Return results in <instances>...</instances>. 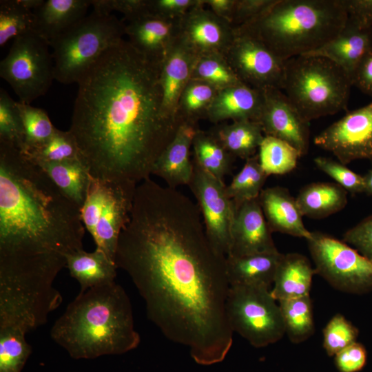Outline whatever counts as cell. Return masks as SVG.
I'll use <instances>...</instances> for the list:
<instances>
[{
  "label": "cell",
  "instance_id": "obj_30",
  "mask_svg": "<svg viewBox=\"0 0 372 372\" xmlns=\"http://www.w3.org/2000/svg\"><path fill=\"white\" fill-rule=\"evenodd\" d=\"M209 132L234 158L245 160L255 155L265 137L260 124L249 120L217 125Z\"/></svg>",
  "mask_w": 372,
  "mask_h": 372
},
{
  "label": "cell",
  "instance_id": "obj_33",
  "mask_svg": "<svg viewBox=\"0 0 372 372\" xmlns=\"http://www.w3.org/2000/svg\"><path fill=\"white\" fill-rule=\"evenodd\" d=\"M258 149L260 165L268 176L289 173L302 157L289 143L273 136H265Z\"/></svg>",
  "mask_w": 372,
  "mask_h": 372
},
{
  "label": "cell",
  "instance_id": "obj_36",
  "mask_svg": "<svg viewBox=\"0 0 372 372\" xmlns=\"http://www.w3.org/2000/svg\"><path fill=\"white\" fill-rule=\"evenodd\" d=\"M33 11L24 7L20 0L0 1V46L10 39L34 32Z\"/></svg>",
  "mask_w": 372,
  "mask_h": 372
},
{
  "label": "cell",
  "instance_id": "obj_6",
  "mask_svg": "<svg viewBox=\"0 0 372 372\" xmlns=\"http://www.w3.org/2000/svg\"><path fill=\"white\" fill-rule=\"evenodd\" d=\"M351 86L346 72L327 58L304 54L285 61L282 90L307 123L344 110Z\"/></svg>",
  "mask_w": 372,
  "mask_h": 372
},
{
  "label": "cell",
  "instance_id": "obj_42",
  "mask_svg": "<svg viewBox=\"0 0 372 372\" xmlns=\"http://www.w3.org/2000/svg\"><path fill=\"white\" fill-rule=\"evenodd\" d=\"M323 347L329 356L357 341L358 329L343 315H334L323 329Z\"/></svg>",
  "mask_w": 372,
  "mask_h": 372
},
{
  "label": "cell",
  "instance_id": "obj_15",
  "mask_svg": "<svg viewBox=\"0 0 372 372\" xmlns=\"http://www.w3.org/2000/svg\"><path fill=\"white\" fill-rule=\"evenodd\" d=\"M204 6L202 0L181 17L178 37L197 56H225L234 39L235 28Z\"/></svg>",
  "mask_w": 372,
  "mask_h": 372
},
{
  "label": "cell",
  "instance_id": "obj_27",
  "mask_svg": "<svg viewBox=\"0 0 372 372\" xmlns=\"http://www.w3.org/2000/svg\"><path fill=\"white\" fill-rule=\"evenodd\" d=\"M65 267L79 282L80 291L115 282L118 269L115 262L97 248L91 252L82 249L68 255Z\"/></svg>",
  "mask_w": 372,
  "mask_h": 372
},
{
  "label": "cell",
  "instance_id": "obj_19",
  "mask_svg": "<svg viewBox=\"0 0 372 372\" xmlns=\"http://www.w3.org/2000/svg\"><path fill=\"white\" fill-rule=\"evenodd\" d=\"M196 59L197 56L178 37L160 65L163 107L165 114L173 119L183 121L178 116V104L191 79Z\"/></svg>",
  "mask_w": 372,
  "mask_h": 372
},
{
  "label": "cell",
  "instance_id": "obj_10",
  "mask_svg": "<svg viewBox=\"0 0 372 372\" xmlns=\"http://www.w3.org/2000/svg\"><path fill=\"white\" fill-rule=\"evenodd\" d=\"M48 42L30 32L13 40L8 54L0 62V76L18 96L30 104L44 95L55 80L54 62Z\"/></svg>",
  "mask_w": 372,
  "mask_h": 372
},
{
  "label": "cell",
  "instance_id": "obj_20",
  "mask_svg": "<svg viewBox=\"0 0 372 372\" xmlns=\"http://www.w3.org/2000/svg\"><path fill=\"white\" fill-rule=\"evenodd\" d=\"M198 130L197 123L183 121L174 139L154 163L152 174L163 179L167 187L176 189L189 185L194 170L189 152Z\"/></svg>",
  "mask_w": 372,
  "mask_h": 372
},
{
  "label": "cell",
  "instance_id": "obj_18",
  "mask_svg": "<svg viewBox=\"0 0 372 372\" xmlns=\"http://www.w3.org/2000/svg\"><path fill=\"white\" fill-rule=\"evenodd\" d=\"M180 19L147 12L128 21L125 33L130 44L146 59L161 65L178 37Z\"/></svg>",
  "mask_w": 372,
  "mask_h": 372
},
{
  "label": "cell",
  "instance_id": "obj_1",
  "mask_svg": "<svg viewBox=\"0 0 372 372\" xmlns=\"http://www.w3.org/2000/svg\"><path fill=\"white\" fill-rule=\"evenodd\" d=\"M115 263L168 340L187 347L201 365L225 358L234 335L226 313V256L210 244L197 204L150 178L140 183Z\"/></svg>",
  "mask_w": 372,
  "mask_h": 372
},
{
  "label": "cell",
  "instance_id": "obj_12",
  "mask_svg": "<svg viewBox=\"0 0 372 372\" xmlns=\"http://www.w3.org/2000/svg\"><path fill=\"white\" fill-rule=\"evenodd\" d=\"M192 161L194 170L188 186L197 200L210 244L218 253L227 256L230 249L234 204L225 192V183Z\"/></svg>",
  "mask_w": 372,
  "mask_h": 372
},
{
  "label": "cell",
  "instance_id": "obj_13",
  "mask_svg": "<svg viewBox=\"0 0 372 372\" xmlns=\"http://www.w3.org/2000/svg\"><path fill=\"white\" fill-rule=\"evenodd\" d=\"M225 58L238 79L247 85L259 90L268 87L282 90L285 61L248 32L235 28Z\"/></svg>",
  "mask_w": 372,
  "mask_h": 372
},
{
  "label": "cell",
  "instance_id": "obj_39",
  "mask_svg": "<svg viewBox=\"0 0 372 372\" xmlns=\"http://www.w3.org/2000/svg\"><path fill=\"white\" fill-rule=\"evenodd\" d=\"M23 128V146L21 152L35 147L48 140L56 128L48 114L41 108L17 101Z\"/></svg>",
  "mask_w": 372,
  "mask_h": 372
},
{
  "label": "cell",
  "instance_id": "obj_31",
  "mask_svg": "<svg viewBox=\"0 0 372 372\" xmlns=\"http://www.w3.org/2000/svg\"><path fill=\"white\" fill-rule=\"evenodd\" d=\"M194 161L205 171L225 183L234 158L209 131L198 130L194 138Z\"/></svg>",
  "mask_w": 372,
  "mask_h": 372
},
{
  "label": "cell",
  "instance_id": "obj_8",
  "mask_svg": "<svg viewBox=\"0 0 372 372\" xmlns=\"http://www.w3.org/2000/svg\"><path fill=\"white\" fill-rule=\"evenodd\" d=\"M137 185L131 181L92 176L81 209L83 223L96 248L114 262L120 234L130 219Z\"/></svg>",
  "mask_w": 372,
  "mask_h": 372
},
{
  "label": "cell",
  "instance_id": "obj_41",
  "mask_svg": "<svg viewBox=\"0 0 372 372\" xmlns=\"http://www.w3.org/2000/svg\"><path fill=\"white\" fill-rule=\"evenodd\" d=\"M0 143L20 151L23 146V128L17 101L3 88L0 90Z\"/></svg>",
  "mask_w": 372,
  "mask_h": 372
},
{
  "label": "cell",
  "instance_id": "obj_24",
  "mask_svg": "<svg viewBox=\"0 0 372 372\" xmlns=\"http://www.w3.org/2000/svg\"><path fill=\"white\" fill-rule=\"evenodd\" d=\"M90 6V0H44L33 11L34 32L49 43L85 18Z\"/></svg>",
  "mask_w": 372,
  "mask_h": 372
},
{
  "label": "cell",
  "instance_id": "obj_16",
  "mask_svg": "<svg viewBox=\"0 0 372 372\" xmlns=\"http://www.w3.org/2000/svg\"><path fill=\"white\" fill-rule=\"evenodd\" d=\"M262 91L263 105L259 123L264 135L289 143L301 156L306 154L309 142V123L281 90L268 87Z\"/></svg>",
  "mask_w": 372,
  "mask_h": 372
},
{
  "label": "cell",
  "instance_id": "obj_28",
  "mask_svg": "<svg viewBox=\"0 0 372 372\" xmlns=\"http://www.w3.org/2000/svg\"><path fill=\"white\" fill-rule=\"evenodd\" d=\"M296 202L302 216L323 218L335 214L347 204V192L336 183L318 182L300 191Z\"/></svg>",
  "mask_w": 372,
  "mask_h": 372
},
{
  "label": "cell",
  "instance_id": "obj_11",
  "mask_svg": "<svg viewBox=\"0 0 372 372\" xmlns=\"http://www.w3.org/2000/svg\"><path fill=\"white\" fill-rule=\"evenodd\" d=\"M307 241L316 274L333 287L357 295L372 291V262L355 249L320 231Z\"/></svg>",
  "mask_w": 372,
  "mask_h": 372
},
{
  "label": "cell",
  "instance_id": "obj_38",
  "mask_svg": "<svg viewBox=\"0 0 372 372\" xmlns=\"http://www.w3.org/2000/svg\"><path fill=\"white\" fill-rule=\"evenodd\" d=\"M191 79L207 83L218 90L243 83L231 69L225 56L220 54L197 56Z\"/></svg>",
  "mask_w": 372,
  "mask_h": 372
},
{
  "label": "cell",
  "instance_id": "obj_3",
  "mask_svg": "<svg viewBox=\"0 0 372 372\" xmlns=\"http://www.w3.org/2000/svg\"><path fill=\"white\" fill-rule=\"evenodd\" d=\"M81 208L17 147L0 143V282L50 290L83 249Z\"/></svg>",
  "mask_w": 372,
  "mask_h": 372
},
{
  "label": "cell",
  "instance_id": "obj_49",
  "mask_svg": "<svg viewBox=\"0 0 372 372\" xmlns=\"http://www.w3.org/2000/svg\"><path fill=\"white\" fill-rule=\"evenodd\" d=\"M342 1L349 19L361 28H372V0Z\"/></svg>",
  "mask_w": 372,
  "mask_h": 372
},
{
  "label": "cell",
  "instance_id": "obj_32",
  "mask_svg": "<svg viewBox=\"0 0 372 372\" xmlns=\"http://www.w3.org/2000/svg\"><path fill=\"white\" fill-rule=\"evenodd\" d=\"M285 334L293 343L309 339L315 331L312 302L309 296L278 301Z\"/></svg>",
  "mask_w": 372,
  "mask_h": 372
},
{
  "label": "cell",
  "instance_id": "obj_44",
  "mask_svg": "<svg viewBox=\"0 0 372 372\" xmlns=\"http://www.w3.org/2000/svg\"><path fill=\"white\" fill-rule=\"evenodd\" d=\"M93 11L101 14L121 12L127 21L147 12V0H91Z\"/></svg>",
  "mask_w": 372,
  "mask_h": 372
},
{
  "label": "cell",
  "instance_id": "obj_21",
  "mask_svg": "<svg viewBox=\"0 0 372 372\" xmlns=\"http://www.w3.org/2000/svg\"><path fill=\"white\" fill-rule=\"evenodd\" d=\"M372 50V28L360 27L348 18L340 33L308 55L329 59L352 76L364 56Z\"/></svg>",
  "mask_w": 372,
  "mask_h": 372
},
{
  "label": "cell",
  "instance_id": "obj_43",
  "mask_svg": "<svg viewBox=\"0 0 372 372\" xmlns=\"http://www.w3.org/2000/svg\"><path fill=\"white\" fill-rule=\"evenodd\" d=\"M317 167L333 178L336 184L351 194L362 193L364 181L361 176L348 168L346 165L332 158L318 156L313 160Z\"/></svg>",
  "mask_w": 372,
  "mask_h": 372
},
{
  "label": "cell",
  "instance_id": "obj_52",
  "mask_svg": "<svg viewBox=\"0 0 372 372\" xmlns=\"http://www.w3.org/2000/svg\"><path fill=\"white\" fill-rule=\"evenodd\" d=\"M364 181V192L368 195L372 196V168L363 176Z\"/></svg>",
  "mask_w": 372,
  "mask_h": 372
},
{
  "label": "cell",
  "instance_id": "obj_40",
  "mask_svg": "<svg viewBox=\"0 0 372 372\" xmlns=\"http://www.w3.org/2000/svg\"><path fill=\"white\" fill-rule=\"evenodd\" d=\"M26 333L13 328L0 329V372H21L32 353Z\"/></svg>",
  "mask_w": 372,
  "mask_h": 372
},
{
  "label": "cell",
  "instance_id": "obj_23",
  "mask_svg": "<svg viewBox=\"0 0 372 372\" xmlns=\"http://www.w3.org/2000/svg\"><path fill=\"white\" fill-rule=\"evenodd\" d=\"M266 221L271 231L306 240L311 237L302 221L296 199L284 187L263 189L258 197Z\"/></svg>",
  "mask_w": 372,
  "mask_h": 372
},
{
  "label": "cell",
  "instance_id": "obj_17",
  "mask_svg": "<svg viewBox=\"0 0 372 372\" xmlns=\"http://www.w3.org/2000/svg\"><path fill=\"white\" fill-rule=\"evenodd\" d=\"M234 207L227 256H243L278 251L258 198L234 205Z\"/></svg>",
  "mask_w": 372,
  "mask_h": 372
},
{
  "label": "cell",
  "instance_id": "obj_46",
  "mask_svg": "<svg viewBox=\"0 0 372 372\" xmlns=\"http://www.w3.org/2000/svg\"><path fill=\"white\" fill-rule=\"evenodd\" d=\"M366 359L364 346L356 341L335 355V364L339 372H359L364 367Z\"/></svg>",
  "mask_w": 372,
  "mask_h": 372
},
{
  "label": "cell",
  "instance_id": "obj_35",
  "mask_svg": "<svg viewBox=\"0 0 372 372\" xmlns=\"http://www.w3.org/2000/svg\"><path fill=\"white\" fill-rule=\"evenodd\" d=\"M22 153L35 164L81 159L77 142L72 132L58 129L45 142Z\"/></svg>",
  "mask_w": 372,
  "mask_h": 372
},
{
  "label": "cell",
  "instance_id": "obj_9",
  "mask_svg": "<svg viewBox=\"0 0 372 372\" xmlns=\"http://www.w3.org/2000/svg\"><path fill=\"white\" fill-rule=\"evenodd\" d=\"M270 288L238 285L229 287L226 313L233 332L256 348L280 340L285 334L278 304Z\"/></svg>",
  "mask_w": 372,
  "mask_h": 372
},
{
  "label": "cell",
  "instance_id": "obj_7",
  "mask_svg": "<svg viewBox=\"0 0 372 372\" xmlns=\"http://www.w3.org/2000/svg\"><path fill=\"white\" fill-rule=\"evenodd\" d=\"M125 27L116 16L93 11L52 40L55 80L77 83L105 52L123 39Z\"/></svg>",
  "mask_w": 372,
  "mask_h": 372
},
{
  "label": "cell",
  "instance_id": "obj_14",
  "mask_svg": "<svg viewBox=\"0 0 372 372\" xmlns=\"http://www.w3.org/2000/svg\"><path fill=\"white\" fill-rule=\"evenodd\" d=\"M314 143L344 165L372 159V103L348 112L318 134Z\"/></svg>",
  "mask_w": 372,
  "mask_h": 372
},
{
  "label": "cell",
  "instance_id": "obj_5",
  "mask_svg": "<svg viewBox=\"0 0 372 372\" xmlns=\"http://www.w3.org/2000/svg\"><path fill=\"white\" fill-rule=\"evenodd\" d=\"M347 19L342 0H276L259 17L236 28L259 39L285 61L320 48L340 33Z\"/></svg>",
  "mask_w": 372,
  "mask_h": 372
},
{
  "label": "cell",
  "instance_id": "obj_25",
  "mask_svg": "<svg viewBox=\"0 0 372 372\" xmlns=\"http://www.w3.org/2000/svg\"><path fill=\"white\" fill-rule=\"evenodd\" d=\"M315 274V269L305 256L298 253L282 254L271 294L276 301L309 296Z\"/></svg>",
  "mask_w": 372,
  "mask_h": 372
},
{
  "label": "cell",
  "instance_id": "obj_37",
  "mask_svg": "<svg viewBox=\"0 0 372 372\" xmlns=\"http://www.w3.org/2000/svg\"><path fill=\"white\" fill-rule=\"evenodd\" d=\"M218 90L204 81L190 79L178 104V116L183 121L197 123L205 118Z\"/></svg>",
  "mask_w": 372,
  "mask_h": 372
},
{
  "label": "cell",
  "instance_id": "obj_47",
  "mask_svg": "<svg viewBox=\"0 0 372 372\" xmlns=\"http://www.w3.org/2000/svg\"><path fill=\"white\" fill-rule=\"evenodd\" d=\"M276 0H236L231 25L234 28L253 21L267 10Z\"/></svg>",
  "mask_w": 372,
  "mask_h": 372
},
{
  "label": "cell",
  "instance_id": "obj_22",
  "mask_svg": "<svg viewBox=\"0 0 372 372\" xmlns=\"http://www.w3.org/2000/svg\"><path fill=\"white\" fill-rule=\"evenodd\" d=\"M262 105V90L240 83L218 90L205 118L214 123L229 119L259 123Z\"/></svg>",
  "mask_w": 372,
  "mask_h": 372
},
{
  "label": "cell",
  "instance_id": "obj_48",
  "mask_svg": "<svg viewBox=\"0 0 372 372\" xmlns=\"http://www.w3.org/2000/svg\"><path fill=\"white\" fill-rule=\"evenodd\" d=\"M202 0H147L149 13L173 18L182 17Z\"/></svg>",
  "mask_w": 372,
  "mask_h": 372
},
{
  "label": "cell",
  "instance_id": "obj_51",
  "mask_svg": "<svg viewBox=\"0 0 372 372\" xmlns=\"http://www.w3.org/2000/svg\"><path fill=\"white\" fill-rule=\"evenodd\" d=\"M236 0H203L209 9L218 17L231 24Z\"/></svg>",
  "mask_w": 372,
  "mask_h": 372
},
{
  "label": "cell",
  "instance_id": "obj_50",
  "mask_svg": "<svg viewBox=\"0 0 372 372\" xmlns=\"http://www.w3.org/2000/svg\"><path fill=\"white\" fill-rule=\"evenodd\" d=\"M352 83L372 97V50L364 56L353 76Z\"/></svg>",
  "mask_w": 372,
  "mask_h": 372
},
{
  "label": "cell",
  "instance_id": "obj_34",
  "mask_svg": "<svg viewBox=\"0 0 372 372\" xmlns=\"http://www.w3.org/2000/svg\"><path fill=\"white\" fill-rule=\"evenodd\" d=\"M267 177L260 165L258 156L254 155L246 159L240 171L225 186V192L235 205L257 198Z\"/></svg>",
  "mask_w": 372,
  "mask_h": 372
},
{
  "label": "cell",
  "instance_id": "obj_26",
  "mask_svg": "<svg viewBox=\"0 0 372 372\" xmlns=\"http://www.w3.org/2000/svg\"><path fill=\"white\" fill-rule=\"evenodd\" d=\"M282 254L278 251L243 256H226L229 286L249 285L270 288Z\"/></svg>",
  "mask_w": 372,
  "mask_h": 372
},
{
  "label": "cell",
  "instance_id": "obj_29",
  "mask_svg": "<svg viewBox=\"0 0 372 372\" xmlns=\"http://www.w3.org/2000/svg\"><path fill=\"white\" fill-rule=\"evenodd\" d=\"M36 165L39 166L59 189L81 209L92 179L87 166L81 159L58 163H41Z\"/></svg>",
  "mask_w": 372,
  "mask_h": 372
},
{
  "label": "cell",
  "instance_id": "obj_4",
  "mask_svg": "<svg viewBox=\"0 0 372 372\" xmlns=\"http://www.w3.org/2000/svg\"><path fill=\"white\" fill-rule=\"evenodd\" d=\"M50 336L75 360L123 354L141 342L130 298L116 282L79 291Z\"/></svg>",
  "mask_w": 372,
  "mask_h": 372
},
{
  "label": "cell",
  "instance_id": "obj_45",
  "mask_svg": "<svg viewBox=\"0 0 372 372\" xmlns=\"http://www.w3.org/2000/svg\"><path fill=\"white\" fill-rule=\"evenodd\" d=\"M343 241L372 262V215L347 230Z\"/></svg>",
  "mask_w": 372,
  "mask_h": 372
},
{
  "label": "cell",
  "instance_id": "obj_2",
  "mask_svg": "<svg viewBox=\"0 0 372 372\" xmlns=\"http://www.w3.org/2000/svg\"><path fill=\"white\" fill-rule=\"evenodd\" d=\"M159 76L160 65L122 39L77 83L69 130L93 178H150L183 123L164 112Z\"/></svg>",
  "mask_w": 372,
  "mask_h": 372
}]
</instances>
